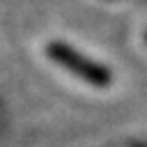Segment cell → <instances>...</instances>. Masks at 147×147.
Masks as SVG:
<instances>
[{
  "mask_svg": "<svg viewBox=\"0 0 147 147\" xmlns=\"http://www.w3.org/2000/svg\"><path fill=\"white\" fill-rule=\"evenodd\" d=\"M48 55L55 64H60L62 69H67L69 74L78 76L80 80L94 85V87H108L110 85V71L96 62H92L90 57L80 55L78 51H74L71 46L62 44V41H53L48 46Z\"/></svg>",
  "mask_w": 147,
  "mask_h": 147,
  "instance_id": "cell-1",
  "label": "cell"
}]
</instances>
